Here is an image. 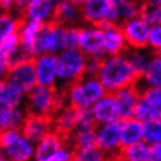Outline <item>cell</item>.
Masks as SVG:
<instances>
[{"mask_svg":"<svg viewBox=\"0 0 161 161\" xmlns=\"http://www.w3.org/2000/svg\"><path fill=\"white\" fill-rule=\"evenodd\" d=\"M103 32V49L106 57L126 54L128 46L126 42L121 25H105Z\"/></svg>","mask_w":161,"mask_h":161,"instance_id":"obj_18","label":"cell"},{"mask_svg":"<svg viewBox=\"0 0 161 161\" xmlns=\"http://www.w3.org/2000/svg\"><path fill=\"white\" fill-rule=\"evenodd\" d=\"M67 141L74 151L97 147V127L76 130Z\"/></svg>","mask_w":161,"mask_h":161,"instance_id":"obj_28","label":"cell"},{"mask_svg":"<svg viewBox=\"0 0 161 161\" xmlns=\"http://www.w3.org/2000/svg\"><path fill=\"white\" fill-rule=\"evenodd\" d=\"M79 49L87 58L103 59L106 58L103 49V27L85 25L80 27L79 32Z\"/></svg>","mask_w":161,"mask_h":161,"instance_id":"obj_7","label":"cell"},{"mask_svg":"<svg viewBox=\"0 0 161 161\" xmlns=\"http://www.w3.org/2000/svg\"><path fill=\"white\" fill-rule=\"evenodd\" d=\"M44 24L32 20H24L23 25L20 27L18 36L20 39V45L31 57L34 58V47Z\"/></svg>","mask_w":161,"mask_h":161,"instance_id":"obj_23","label":"cell"},{"mask_svg":"<svg viewBox=\"0 0 161 161\" xmlns=\"http://www.w3.org/2000/svg\"><path fill=\"white\" fill-rule=\"evenodd\" d=\"M97 147L107 154L112 160L119 157L122 149L120 121L97 126Z\"/></svg>","mask_w":161,"mask_h":161,"instance_id":"obj_9","label":"cell"},{"mask_svg":"<svg viewBox=\"0 0 161 161\" xmlns=\"http://www.w3.org/2000/svg\"><path fill=\"white\" fill-rule=\"evenodd\" d=\"M24 23V18L15 12H0V44L11 36L18 34Z\"/></svg>","mask_w":161,"mask_h":161,"instance_id":"obj_27","label":"cell"},{"mask_svg":"<svg viewBox=\"0 0 161 161\" xmlns=\"http://www.w3.org/2000/svg\"><path fill=\"white\" fill-rule=\"evenodd\" d=\"M148 48L157 53L161 49V25L160 26H152L149 32V40H148Z\"/></svg>","mask_w":161,"mask_h":161,"instance_id":"obj_37","label":"cell"},{"mask_svg":"<svg viewBox=\"0 0 161 161\" xmlns=\"http://www.w3.org/2000/svg\"><path fill=\"white\" fill-rule=\"evenodd\" d=\"M66 105L76 109L92 108L94 103L107 93L95 76H82L63 90Z\"/></svg>","mask_w":161,"mask_h":161,"instance_id":"obj_2","label":"cell"},{"mask_svg":"<svg viewBox=\"0 0 161 161\" xmlns=\"http://www.w3.org/2000/svg\"><path fill=\"white\" fill-rule=\"evenodd\" d=\"M97 127V124L94 121L93 114L91 108L87 109H79L78 115V128L76 130H84V128H94Z\"/></svg>","mask_w":161,"mask_h":161,"instance_id":"obj_36","label":"cell"},{"mask_svg":"<svg viewBox=\"0 0 161 161\" xmlns=\"http://www.w3.org/2000/svg\"><path fill=\"white\" fill-rule=\"evenodd\" d=\"M120 120L134 118V112L140 99V88L138 86H130L113 94Z\"/></svg>","mask_w":161,"mask_h":161,"instance_id":"obj_15","label":"cell"},{"mask_svg":"<svg viewBox=\"0 0 161 161\" xmlns=\"http://www.w3.org/2000/svg\"><path fill=\"white\" fill-rule=\"evenodd\" d=\"M112 1L113 5H115V6H119L120 4H122L124 1H126V0H111Z\"/></svg>","mask_w":161,"mask_h":161,"instance_id":"obj_45","label":"cell"},{"mask_svg":"<svg viewBox=\"0 0 161 161\" xmlns=\"http://www.w3.org/2000/svg\"><path fill=\"white\" fill-rule=\"evenodd\" d=\"M73 151L74 149L69 145H66L57 154H54L53 157L44 159V160H34V161H71L72 157H73Z\"/></svg>","mask_w":161,"mask_h":161,"instance_id":"obj_38","label":"cell"},{"mask_svg":"<svg viewBox=\"0 0 161 161\" xmlns=\"http://www.w3.org/2000/svg\"><path fill=\"white\" fill-rule=\"evenodd\" d=\"M0 149L8 161H34L36 143L24 136L20 130L0 133Z\"/></svg>","mask_w":161,"mask_h":161,"instance_id":"obj_5","label":"cell"},{"mask_svg":"<svg viewBox=\"0 0 161 161\" xmlns=\"http://www.w3.org/2000/svg\"><path fill=\"white\" fill-rule=\"evenodd\" d=\"M114 6L111 0H85L80 6L81 21L85 25L105 26Z\"/></svg>","mask_w":161,"mask_h":161,"instance_id":"obj_10","label":"cell"},{"mask_svg":"<svg viewBox=\"0 0 161 161\" xmlns=\"http://www.w3.org/2000/svg\"><path fill=\"white\" fill-rule=\"evenodd\" d=\"M87 57L80 49H65L58 54V88L65 90L85 75Z\"/></svg>","mask_w":161,"mask_h":161,"instance_id":"obj_4","label":"cell"},{"mask_svg":"<svg viewBox=\"0 0 161 161\" xmlns=\"http://www.w3.org/2000/svg\"><path fill=\"white\" fill-rule=\"evenodd\" d=\"M54 23L63 25V26H76L78 21H81L80 7L72 4L67 0H63L57 6L55 13H54Z\"/></svg>","mask_w":161,"mask_h":161,"instance_id":"obj_26","label":"cell"},{"mask_svg":"<svg viewBox=\"0 0 161 161\" xmlns=\"http://www.w3.org/2000/svg\"><path fill=\"white\" fill-rule=\"evenodd\" d=\"M98 79L107 93L114 94L122 88L136 85L139 76L130 65L126 54H120L103 59Z\"/></svg>","mask_w":161,"mask_h":161,"instance_id":"obj_1","label":"cell"},{"mask_svg":"<svg viewBox=\"0 0 161 161\" xmlns=\"http://www.w3.org/2000/svg\"><path fill=\"white\" fill-rule=\"evenodd\" d=\"M142 6L143 4H140L135 0H126L122 4L119 5L118 9H119V13H120L121 24L140 17Z\"/></svg>","mask_w":161,"mask_h":161,"instance_id":"obj_33","label":"cell"},{"mask_svg":"<svg viewBox=\"0 0 161 161\" xmlns=\"http://www.w3.org/2000/svg\"><path fill=\"white\" fill-rule=\"evenodd\" d=\"M140 17L149 26H160L161 25V6L143 5Z\"/></svg>","mask_w":161,"mask_h":161,"instance_id":"obj_34","label":"cell"},{"mask_svg":"<svg viewBox=\"0 0 161 161\" xmlns=\"http://www.w3.org/2000/svg\"><path fill=\"white\" fill-rule=\"evenodd\" d=\"M14 1H15V13L23 17L24 12L26 11V8L31 5L33 0H14Z\"/></svg>","mask_w":161,"mask_h":161,"instance_id":"obj_41","label":"cell"},{"mask_svg":"<svg viewBox=\"0 0 161 161\" xmlns=\"http://www.w3.org/2000/svg\"><path fill=\"white\" fill-rule=\"evenodd\" d=\"M6 80L13 82L14 85L20 87L25 93H28L36 87V74L34 66V58L17 64L15 66L9 68L8 75Z\"/></svg>","mask_w":161,"mask_h":161,"instance_id":"obj_13","label":"cell"},{"mask_svg":"<svg viewBox=\"0 0 161 161\" xmlns=\"http://www.w3.org/2000/svg\"><path fill=\"white\" fill-rule=\"evenodd\" d=\"M20 130L24 136H26L30 141L36 143L53 130L52 118L27 113L23 126L20 127Z\"/></svg>","mask_w":161,"mask_h":161,"instance_id":"obj_14","label":"cell"},{"mask_svg":"<svg viewBox=\"0 0 161 161\" xmlns=\"http://www.w3.org/2000/svg\"><path fill=\"white\" fill-rule=\"evenodd\" d=\"M143 5H153V6H161V0H143Z\"/></svg>","mask_w":161,"mask_h":161,"instance_id":"obj_43","label":"cell"},{"mask_svg":"<svg viewBox=\"0 0 161 161\" xmlns=\"http://www.w3.org/2000/svg\"><path fill=\"white\" fill-rule=\"evenodd\" d=\"M65 31L66 26L59 24H44L38 36L34 47V58L41 54H55L58 55L65 51Z\"/></svg>","mask_w":161,"mask_h":161,"instance_id":"obj_6","label":"cell"},{"mask_svg":"<svg viewBox=\"0 0 161 161\" xmlns=\"http://www.w3.org/2000/svg\"><path fill=\"white\" fill-rule=\"evenodd\" d=\"M101 61L100 59L87 58L85 65V76H95L98 78V74L101 68Z\"/></svg>","mask_w":161,"mask_h":161,"instance_id":"obj_39","label":"cell"},{"mask_svg":"<svg viewBox=\"0 0 161 161\" xmlns=\"http://www.w3.org/2000/svg\"><path fill=\"white\" fill-rule=\"evenodd\" d=\"M120 135L122 148L143 141V122L135 118L120 120Z\"/></svg>","mask_w":161,"mask_h":161,"instance_id":"obj_21","label":"cell"},{"mask_svg":"<svg viewBox=\"0 0 161 161\" xmlns=\"http://www.w3.org/2000/svg\"><path fill=\"white\" fill-rule=\"evenodd\" d=\"M71 161H112L98 147L88 148V149H76L73 151V157Z\"/></svg>","mask_w":161,"mask_h":161,"instance_id":"obj_31","label":"cell"},{"mask_svg":"<svg viewBox=\"0 0 161 161\" xmlns=\"http://www.w3.org/2000/svg\"><path fill=\"white\" fill-rule=\"evenodd\" d=\"M0 85H1V84H0Z\"/></svg>","mask_w":161,"mask_h":161,"instance_id":"obj_48","label":"cell"},{"mask_svg":"<svg viewBox=\"0 0 161 161\" xmlns=\"http://www.w3.org/2000/svg\"><path fill=\"white\" fill-rule=\"evenodd\" d=\"M128 49H147L151 26L141 17L121 24Z\"/></svg>","mask_w":161,"mask_h":161,"instance_id":"obj_11","label":"cell"},{"mask_svg":"<svg viewBox=\"0 0 161 161\" xmlns=\"http://www.w3.org/2000/svg\"><path fill=\"white\" fill-rule=\"evenodd\" d=\"M153 54H151L147 49H128L126 53V58L132 66L133 71L140 78L145 69L147 68Z\"/></svg>","mask_w":161,"mask_h":161,"instance_id":"obj_29","label":"cell"},{"mask_svg":"<svg viewBox=\"0 0 161 161\" xmlns=\"http://www.w3.org/2000/svg\"><path fill=\"white\" fill-rule=\"evenodd\" d=\"M68 145L66 138H64L58 132L52 130L51 133L44 136L40 141L36 143V159L34 160H44L47 158L53 157L54 154Z\"/></svg>","mask_w":161,"mask_h":161,"instance_id":"obj_20","label":"cell"},{"mask_svg":"<svg viewBox=\"0 0 161 161\" xmlns=\"http://www.w3.org/2000/svg\"><path fill=\"white\" fill-rule=\"evenodd\" d=\"M67 1H69V3H72V4L76 5V6H79V7L85 3V0H67Z\"/></svg>","mask_w":161,"mask_h":161,"instance_id":"obj_44","label":"cell"},{"mask_svg":"<svg viewBox=\"0 0 161 161\" xmlns=\"http://www.w3.org/2000/svg\"><path fill=\"white\" fill-rule=\"evenodd\" d=\"M36 84L46 87L58 86V55L41 54L34 58Z\"/></svg>","mask_w":161,"mask_h":161,"instance_id":"obj_12","label":"cell"},{"mask_svg":"<svg viewBox=\"0 0 161 161\" xmlns=\"http://www.w3.org/2000/svg\"><path fill=\"white\" fill-rule=\"evenodd\" d=\"M143 141L149 146L161 143V119H154L143 124Z\"/></svg>","mask_w":161,"mask_h":161,"instance_id":"obj_32","label":"cell"},{"mask_svg":"<svg viewBox=\"0 0 161 161\" xmlns=\"http://www.w3.org/2000/svg\"><path fill=\"white\" fill-rule=\"evenodd\" d=\"M134 118L141 122L161 119V88H142L134 112Z\"/></svg>","mask_w":161,"mask_h":161,"instance_id":"obj_8","label":"cell"},{"mask_svg":"<svg viewBox=\"0 0 161 161\" xmlns=\"http://www.w3.org/2000/svg\"><path fill=\"white\" fill-rule=\"evenodd\" d=\"M26 115L25 107L9 108L0 103V133L8 130H20Z\"/></svg>","mask_w":161,"mask_h":161,"instance_id":"obj_25","label":"cell"},{"mask_svg":"<svg viewBox=\"0 0 161 161\" xmlns=\"http://www.w3.org/2000/svg\"><path fill=\"white\" fill-rule=\"evenodd\" d=\"M63 0H33L24 12V20H32L41 24L52 23L55 9Z\"/></svg>","mask_w":161,"mask_h":161,"instance_id":"obj_17","label":"cell"},{"mask_svg":"<svg viewBox=\"0 0 161 161\" xmlns=\"http://www.w3.org/2000/svg\"><path fill=\"white\" fill-rule=\"evenodd\" d=\"M91 111L97 126L120 121L115 99H114V95L111 93H106L103 98L99 99L92 106Z\"/></svg>","mask_w":161,"mask_h":161,"instance_id":"obj_16","label":"cell"},{"mask_svg":"<svg viewBox=\"0 0 161 161\" xmlns=\"http://www.w3.org/2000/svg\"><path fill=\"white\" fill-rule=\"evenodd\" d=\"M149 145L145 141L133 143L121 149L119 158L124 161H148Z\"/></svg>","mask_w":161,"mask_h":161,"instance_id":"obj_30","label":"cell"},{"mask_svg":"<svg viewBox=\"0 0 161 161\" xmlns=\"http://www.w3.org/2000/svg\"><path fill=\"white\" fill-rule=\"evenodd\" d=\"M9 67L7 66V64L0 60V84L4 82L6 79H7V75H8Z\"/></svg>","mask_w":161,"mask_h":161,"instance_id":"obj_42","label":"cell"},{"mask_svg":"<svg viewBox=\"0 0 161 161\" xmlns=\"http://www.w3.org/2000/svg\"><path fill=\"white\" fill-rule=\"evenodd\" d=\"M4 154H3V151H1V149H0V161L3 160V159H4Z\"/></svg>","mask_w":161,"mask_h":161,"instance_id":"obj_46","label":"cell"},{"mask_svg":"<svg viewBox=\"0 0 161 161\" xmlns=\"http://www.w3.org/2000/svg\"><path fill=\"white\" fill-rule=\"evenodd\" d=\"M78 115L79 109L65 105L52 116L53 130L58 132L59 134H61L64 138L68 140L78 128Z\"/></svg>","mask_w":161,"mask_h":161,"instance_id":"obj_19","label":"cell"},{"mask_svg":"<svg viewBox=\"0 0 161 161\" xmlns=\"http://www.w3.org/2000/svg\"><path fill=\"white\" fill-rule=\"evenodd\" d=\"M148 161H161V143H155L149 146Z\"/></svg>","mask_w":161,"mask_h":161,"instance_id":"obj_40","label":"cell"},{"mask_svg":"<svg viewBox=\"0 0 161 161\" xmlns=\"http://www.w3.org/2000/svg\"><path fill=\"white\" fill-rule=\"evenodd\" d=\"M66 105L63 90L36 85L26 94L25 109L28 114L52 116Z\"/></svg>","mask_w":161,"mask_h":161,"instance_id":"obj_3","label":"cell"},{"mask_svg":"<svg viewBox=\"0 0 161 161\" xmlns=\"http://www.w3.org/2000/svg\"><path fill=\"white\" fill-rule=\"evenodd\" d=\"M154 54H157L158 57H159V58H160V59H161V49H160V51H158L157 53H154Z\"/></svg>","mask_w":161,"mask_h":161,"instance_id":"obj_47","label":"cell"},{"mask_svg":"<svg viewBox=\"0 0 161 161\" xmlns=\"http://www.w3.org/2000/svg\"><path fill=\"white\" fill-rule=\"evenodd\" d=\"M79 26H68L65 31V49H79Z\"/></svg>","mask_w":161,"mask_h":161,"instance_id":"obj_35","label":"cell"},{"mask_svg":"<svg viewBox=\"0 0 161 161\" xmlns=\"http://www.w3.org/2000/svg\"><path fill=\"white\" fill-rule=\"evenodd\" d=\"M26 93L13 82L5 80L0 85V103L9 108H19L25 106Z\"/></svg>","mask_w":161,"mask_h":161,"instance_id":"obj_22","label":"cell"},{"mask_svg":"<svg viewBox=\"0 0 161 161\" xmlns=\"http://www.w3.org/2000/svg\"><path fill=\"white\" fill-rule=\"evenodd\" d=\"M140 90L142 88H161V59L153 53L151 61L136 84Z\"/></svg>","mask_w":161,"mask_h":161,"instance_id":"obj_24","label":"cell"}]
</instances>
